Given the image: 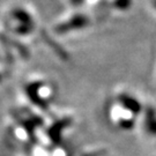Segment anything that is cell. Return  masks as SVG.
<instances>
[{"label": "cell", "instance_id": "cell-4", "mask_svg": "<svg viewBox=\"0 0 156 156\" xmlns=\"http://www.w3.org/2000/svg\"><path fill=\"white\" fill-rule=\"evenodd\" d=\"M88 24V19L86 15L82 14H75L74 16H71L67 20H64L56 27V30H58L59 34L69 33V30H76V29L83 28Z\"/></svg>", "mask_w": 156, "mask_h": 156}, {"label": "cell", "instance_id": "cell-1", "mask_svg": "<svg viewBox=\"0 0 156 156\" xmlns=\"http://www.w3.org/2000/svg\"><path fill=\"white\" fill-rule=\"evenodd\" d=\"M141 111L139 101L132 95L119 94L109 106V117L112 124L122 129H129L134 126L138 115Z\"/></svg>", "mask_w": 156, "mask_h": 156}, {"label": "cell", "instance_id": "cell-6", "mask_svg": "<svg viewBox=\"0 0 156 156\" xmlns=\"http://www.w3.org/2000/svg\"><path fill=\"white\" fill-rule=\"evenodd\" d=\"M144 125L147 132L151 134H156V117L155 113L151 111H148L145 113V120H144Z\"/></svg>", "mask_w": 156, "mask_h": 156}, {"label": "cell", "instance_id": "cell-9", "mask_svg": "<svg viewBox=\"0 0 156 156\" xmlns=\"http://www.w3.org/2000/svg\"><path fill=\"white\" fill-rule=\"evenodd\" d=\"M154 7H155V9H156V0L154 1Z\"/></svg>", "mask_w": 156, "mask_h": 156}, {"label": "cell", "instance_id": "cell-2", "mask_svg": "<svg viewBox=\"0 0 156 156\" xmlns=\"http://www.w3.org/2000/svg\"><path fill=\"white\" fill-rule=\"evenodd\" d=\"M5 20L8 28L13 33L20 34V35L31 33V30L35 27V22L30 12L21 6H14L9 8L7 11Z\"/></svg>", "mask_w": 156, "mask_h": 156}, {"label": "cell", "instance_id": "cell-5", "mask_svg": "<svg viewBox=\"0 0 156 156\" xmlns=\"http://www.w3.org/2000/svg\"><path fill=\"white\" fill-rule=\"evenodd\" d=\"M12 134L16 138L17 141H21V142L30 140V131L26 123L20 122V123L15 124V126L12 128Z\"/></svg>", "mask_w": 156, "mask_h": 156}, {"label": "cell", "instance_id": "cell-3", "mask_svg": "<svg viewBox=\"0 0 156 156\" xmlns=\"http://www.w3.org/2000/svg\"><path fill=\"white\" fill-rule=\"evenodd\" d=\"M26 93L33 103L37 104V106L43 108L52 101L55 95V89L50 83L45 81H35L27 86Z\"/></svg>", "mask_w": 156, "mask_h": 156}, {"label": "cell", "instance_id": "cell-8", "mask_svg": "<svg viewBox=\"0 0 156 156\" xmlns=\"http://www.w3.org/2000/svg\"><path fill=\"white\" fill-rule=\"evenodd\" d=\"M50 156H67V151L62 147H55L53 149H50Z\"/></svg>", "mask_w": 156, "mask_h": 156}, {"label": "cell", "instance_id": "cell-7", "mask_svg": "<svg viewBox=\"0 0 156 156\" xmlns=\"http://www.w3.org/2000/svg\"><path fill=\"white\" fill-rule=\"evenodd\" d=\"M131 5V0H113L111 6L113 8H117L119 11H123L125 8L129 7Z\"/></svg>", "mask_w": 156, "mask_h": 156}]
</instances>
